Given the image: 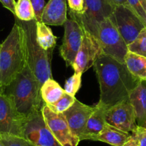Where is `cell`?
<instances>
[{"label":"cell","mask_w":146,"mask_h":146,"mask_svg":"<svg viewBox=\"0 0 146 146\" xmlns=\"http://www.w3.org/2000/svg\"><path fill=\"white\" fill-rule=\"evenodd\" d=\"M128 6L146 27V0H127Z\"/></svg>","instance_id":"4316f807"},{"label":"cell","mask_w":146,"mask_h":146,"mask_svg":"<svg viewBox=\"0 0 146 146\" xmlns=\"http://www.w3.org/2000/svg\"><path fill=\"white\" fill-rule=\"evenodd\" d=\"M123 146H138L137 136L134 133H131L130 137Z\"/></svg>","instance_id":"1f68e13d"},{"label":"cell","mask_w":146,"mask_h":146,"mask_svg":"<svg viewBox=\"0 0 146 146\" xmlns=\"http://www.w3.org/2000/svg\"><path fill=\"white\" fill-rule=\"evenodd\" d=\"M131 133L123 131L106 123L100 133L95 141L108 143L111 146H123L130 137Z\"/></svg>","instance_id":"ac0fdd59"},{"label":"cell","mask_w":146,"mask_h":146,"mask_svg":"<svg viewBox=\"0 0 146 146\" xmlns=\"http://www.w3.org/2000/svg\"><path fill=\"white\" fill-rule=\"evenodd\" d=\"M105 121L116 128L130 133L137 127L134 108L129 99L108 108Z\"/></svg>","instance_id":"7c38bea8"},{"label":"cell","mask_w":146,"mask_h":146,"mask_svg":"<svg viewBox=\"0 0 146 146\" xmlns=\"http://www.w3.org/2000/svg\"><path fill=\"white\" fill-rule=\"evenodd\" d=\"M0 146H4L3 144H2V143H1V141H0Z\"/></svg>","instance_id":"e575fe53"},{"label":"cell","mask_w":146,"mask_h":146,"mask_svg":"<svg viewBox=\"0 0 146 146\" xmlns=\"http://www.w3.org/2000/svg\"><path fill=\"white\" fill-rule=\"evenodd\" d=\"M41 85L27 63L8 86L5 94L13 101L17 110L25 118L41 110L44 102L40 93Z\"/></svg>","instance_id":"3957f363"},{"label":"cell","mask_w":146,"mask_h":146,"mask_svg":"<svg viewBox=\"0 0 146 146\" xmlns=\"http://www.w3.org/2000/svg\"><path fill=\"white\" fill-rule=\"evenodd\" d=\"M36 38L42 48L50 54H52L57 44V37L54 36L52 29L42 22H36Z\"/></svg>","instance_id":"ffe728a7"},{"label":"cell","mask_w":146,"mask_h":146,"mask_svg":"<svg viewBox=\"0 0 146 146\" xmlns=\"http://www.w3.org/2000/svg\"><path fill=\"white\" fill-rule=\"evenodd\" d=\"M129 52L146 57V27L142 29L135 40L127 45Z\"/></svg>","instance_id":"603a6c76"},{"label":"cell","mask_w":146,"mask_h":146,"mask_svg":"<svg viewBox=\"0 0 146 146\" xmlns=\"http://www.w3.org/2000/svg\"><path fill=\"white\" fill-rule=\"evenodd\" d=\"M15 21L22 26L25 32L28 65L42 86L47 80L53 79L51 69L52 54L42 48L36 41L35 19L24 22L15 17Z\"/></svg>","instance_id":"277c9868"},{"label":"cell","mask_w":146,"mask_h":146,"mask_svg":"<svg viewBox=\"0 0 146 146\" xmlns=\"http://www.w3.org/2000/svg\"><path fill=\"white\" fill-rule=\"evenodd\" d=\"M64 33L60 53L67 67L72 66L82 44L84 30L77 21L67 19L64 25Z\"/></svg>","instance_id":"30bf717a"},{"label":"cell","mask_w":146,"mask_h":146,"mask_svg":"<svg viewBox=\"0 0 146 146\" xmlns=\"http://www.w3.org/2000/svg\"><path fill=\"white\" fill-rule=\"evenodd\" d=\"M115 7L108 0H85V9L82 14L70 10L71 19H75L84 31L95 37L99 25L113 14Z\"/></svg>","instance_id":"5b68a950"},{"label":"cell","mask_w":146,"mask_h":146,"mask_svg":"<svg viewBox=\"0 0 146 146\" xmlns=\"http://www.w3.org/2000/svg\"><path fill=\"white\" fill-rule=\"evenodd\" d=\"M30 2L35 11V20L37 22H40L43 9L45 6V2L44 0H30Z\"/></svg>","instance_id":"83f0119b"},{"label":"cell","mask_w":146,"mask_h":146,"mask_svg":"<svg viewBox=\"0 0 146 146\" xmlns=\"http://www.w3.org/2000/svg\"><path fill=\"white\" fill-rule=\"evenodd\" d=\"M125 64L133 76L140 81H146V57L128 51Z\"/></svg>","instance_id":"d6986e66"},{"label":"cell","mask_w":146,"mask_h":146,"mask_svg":"<svg viewBox=\"0 0 146 146\" xmlns=\"http://www.w3.org/2000/svg\"><path fill=\"white\" fill-rule=\"evenodd\" d=\"M15 17L24 22L35 19V11L30 0H17L15 5Z\"/></svg>","instance_id":"7402d4cb"},{"label":"cell","mask_w":146,"mask_h":146,"mask_svg":"<svg viewBox=\"0 0 146 146\" xmlns=\"http://www.w3.org/2000/svg\"><path fill=\"white\" fill-rule=\"evenodd\" d=\"M25 120L18 113L12 99L5 93H0V134L22 137Z\"/></svg>","instance_id":"8fae6325"},{"label":"cell","mask_w":146,"mask_h":146,"mask_svg":"<svg viewBox=\"0 0 146 146\" xmlns=\"http://www.w3.org/2000/svg\"><path fill=\"white\" fill-rule=\"evenodd\" d=\"M94 110L95 106L87 105L76 99L75 103L63 113L71 131L79 139Z\"/></svg>","instance_id":"5bb4252c"},{"label":"cell","mask_w":146,"mask_h":146,"mask_svg":"<svg viewBox=\"0 0 146 146\" xmlns=\"http://www.w3.org/2000/svg\"><path fill=\"white\" fill-rule=\"evenodd\" d=\"M66 0H49L44 6L41 22L46 25L62 26L67 21Z\"/></svg>","instance_id":"9a60e30c"},{"label":"cell","mask_w":146,"mask_h":146,"mask_svg":"<svg viewBox=\"0 0 146 146\" xmlns=\"http://www.w3.org/2000/svg\"><path fill=\"white\" fill-rule=\"evenodd\" d=\"M109 19L127 45L133 42L142 29L145 27L135 13L130 7L123 5L116 6Z\"/></svg>","instance_id":"ba28073f"},{"label":"cell","mask_w":146,"mask_h":146,"mask_svg":"<svg viewBox=\"0 0 146 146\" xmlns=\"http://www.w3.org/2000/svg\"><path fill=\"white\" fill-rule=\"evenodd\" d=\"M41 111L46 124L62 146H78L80 140L71 131L63 113H54L44 103Z\"/></svg>","instance_id":"9c48e42d"},{"label":"cell","mask_w":146,"mask_h":146,"mask_svg":"<svg viewBox=\"0 0 146 146\" xmlns=\"http://www.w3.org/2000/svg\"><path fill=\"white\" fill-rule=\"evenodd\" d=\"M70 10L78 14H82L85 9V0H67Z\"/></svg>","instance_id":"f1b7e54d"},{"label":"cell","mask_w":146,"mask_h":146,"mask_svg":"<svg viewBox=\"0 0 146 146\" xmlns=\"http://www.w3.org/2000/svg\"><path fill=\"white\" fill-rule=\"evenodd\" d=\"M129 100L134 108L137 126L146 128V81H140L131 92Z\"/></svg>","instance_id":"e0dca14e"},{"label":"cell","mask_w":146,"mask_h":146,"mask_svg":"<svg viewBox=\"0 0 146 146\" xmlns=\"http://www.w3.org/2000/svg\"><path fill=\"white\" fill-rule=\"evenodd\" d=\"M40 93L44 103L49 105L57 102L65 91L54 80L48 79L42 85Z\"/></svg>","instance_id":"44dd1931"},{"label":"cell","mask_w":146,"mask_h":146,"mask_svg":"<svg viewBox=\"0 0 146 146\" xmlns=\"http://www.w3.org/2000/svg\"><path fill=\"white\" fill-rule=\"evenodd\" d=\"M95 38L99 42L102 54L125 63V57L128 52L127 44L109 18L100 24Z\"/></svg>","instance_id":"8992f818"},{"label":"cell","mask_w":146,"mask_h":146,"mask_svg":"<svg viewBox=\"0 0 146 146\" xmlns=\"http://www.w3.org/2000/svg\"><path fill=\"white\" fill-rule=\"evenodd\" d=\"M132 133L136 135L138 141V146H146V128L137 126L135 130Z\"/></svg>","instance_id":"f546056e"},{"label":"cell","mask_w":146,"mask_h":146,"mask_svg":"<svg viewBox=\"0 0 146 146\" xmlns=\"http://www.w3.org/2000/svg\"><path fill=\"white\" fill-rule=\"evenodd\" d=\"M75 100L76 98L75 96L65 92L57 102L52 105H46L54 113H63L75 103Z\"/></svg>","instance_id":"cb8c5ba5"},{"label":"cell","mask_w":146,"mask_h":146,"mask_svg":"<svg viewBox=\"0 0 146 146\" xmlns=\"http://www.w3.org/2000/svg\"><path fill=\"white\" fill-rule=\"evenodd\" d=\"M0 47H1V44H0Z\"/></svg>","instance_id":"d590c367"},{"label":"cell","mask_w":146,"mask_h":146,"mask_svg":"<svg viewBox=\"0 0 146 146\" xmlns=\"http://www.w3.org/2000/svg\"><path fill=\"white\" fill-rule=\"evenodd\" d=\"M108 108L98 102L95 106L93 113L89 117L86 126L80 137V140H92L95 141L96 137L100 134L106 124L105 112Z\"/></svg>","instance_id":"2e32d148"},{"label":"cell","mask_w":146,"mask_h":146,"mask_svg":"<svg viewBox=\"0 0 146 146\" xmlns=\"http://www.w3.org/2000/svg\"><path fill=\"white\" fill-rule=\"evenodd\" d=\"M0 2L5 8L10 11L14 15H15V5L16 2L15 0H0Z\"/></svg>","instance_id":"4dcf8cb0"},{"label":"cell","mask_w":146,"mask_h":146,"mask_svg":"<svg viewBox=\"0 0 146 146\" xmlns=\"http://www.w3.org/2000/svg\"><path fill=\"white\" fill-rule=\"evenodd\" d=\"M22 137L34 146H62L46 124L41 110L27 117L23 125Z\"/></svg>","instance_id":"52a82bcc"},{"label":"cell","mask_w":146,"mask_h":146,"mask_svg":"<svg viewBox=\"0 0 146 146\" xmlns=\"http://www.w3.org/2000/svg\"><path fill=\"white\" fill-rule=\"evenodd\" d=\"M102 54L98 41L95 36L84 31L81 47L72 64L75 72L83 73L94 65Z\"/></svg>","instance_id":"4fadbf2b"},{"label":"cell","mask_w":146,"mask_h":146,"mask_svg":"<svg viewBox=\"0 0 146 146\" xmlns=\"http://www.w3.org/2000/svg\"><path fill=\"white\" fill-rule=\"evenodd\" d=\"M0 93H5V88L0 86Z\"/></svg>","instance_id":"836d02e7"},{"label":"cell","mask_w":146,"mask_h":146,"mask_svg":"<svg viewBox=\"0 0 146 146\" xmlns=\"http://www.w3.org/2000/svg\"><path fill=\"white\" fill-rule=\"evenodd\" d=\"M0 141L4 146H34L23 137L12 135L0 134Z\"/></svg>","instance_id":"484cf974"},{"label":"cell","mask_w":146,"mask_h":146,"mask_svg":"<svg viewBox=\"0 0 146 146\" xmlns=\"http://www.w3.org/2000/svg\"><path fill=\"white\" fill-rule=\"evenodd\" d=\"M82 73L75 72L72 76L65 81L64 83V91L67 94L75 96L81 87Z\"/></svg>","instance_id":"d4e9b609"},{"label":"cell","mask_w":146,"mask_h":146,"mask_svg":"<svg viewBox=\"0 0 146 146\" xmlns=\"http://www.w3.org/2000/svg\"><path fill=\"white\" fill-rule=\"evenodd\" d=\"M108 1H109L112 5H114L115 7L119 6V5H123V6L129 7L127 0H108Z\"/></svg>","instance_id":"d6a6232c"},{"label":"cell","mask_w":146,"mask_h":146,"mask_svg":"<svg viewBox=\"0 0 146 146\" xmlns=\"http://www.w3.org/2000/svg\"><path fill=\"white\" fill-rule=\"evenodd\" d=\"M27 63L25 32L15 21L12 30L0 47V86L5 88L10 85Z\"/></svg>","instance_id":"7a4b0ae2"},{"label":"cell","mask_w":146,"mask_h":146,"mask_svg":"<svg viewBox=\"0 0 146 146\" xmlns=\"http://www.w3.org/2000/svg\"><path fill=\"white\" fill-rule=\"evenodd\" d=\"M100 90L99 103L109 108L129 99L140 80L133 76L125 63L101 54L94 64Z\"/></svg>","instance_id":"6da1fadb"}]
</instances>
